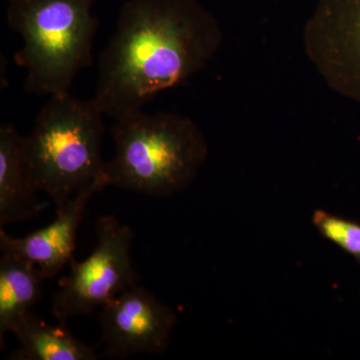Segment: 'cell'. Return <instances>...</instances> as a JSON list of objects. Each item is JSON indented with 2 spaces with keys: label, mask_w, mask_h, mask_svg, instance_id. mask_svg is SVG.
<instances>
[{
  "label": "cell",
  "mask_w": 360,
  "mask_h": 360,
  "mask_svg": "<svg viewBox=\"0 0 360 360\" xmlns=\"http://www.w3.org/2000/svg\"><path fill=\"white\" fill-rule=\"evenodd\" d=\"M26 139L13 124L0 127V227L34 219L41 210L33 184Z\"/></svg>",
  "instance_id": "cell-9"
},
{
  "label": "cell",
  "mask_w": 360,
  "mask_h": 360,
  "mask_svg": "<svg viewBox=\"0 0 360 360\" xmlns=\"http://www.w3.org/2000/svg\"><path fill=\"white\" fill-rule=\"evenodd\" d=\"M105 116L96 99L68 94L49 96L26 139L35 188L63 210L82 191L108 186L101 146Z\"/></svg>",
  "instance_id": "cell-3"
},
{
  "label": "cell",
  "mask_w": 360,
  "mask_h": 360,
  "mask_svg": "<svg viewBox=\"0 0 360 360\" xmlns=\"http://www.w3.org/2000/svg\"><path fill=\"white\" fill-rule=\"evenodd\" d=\"M20 347L13 360H96L94 348L77 340L66 323L56 326L40 319L34 312L26 315L13 329Z\"/></svg>",
  "instance_id": "cell-10"
},
{
  "label": "cell",
  "mask_w": 360,
  "mask_h": 360,
  "mask_svg": "<svg viewBox=\"0 0 360 360\" xmlns=\"http://www.w3.org/2000/svg\"><path fill=\"white\" fill-rule=\"evenodd\" d=\"M115 155L106 161L108 186L169 198L186 191L208 155L200 127L187 116L143 110L115 120Z\"/></svg>",
  "instance_id": "cell-2"
},
{
  "label": "cell",
  "mask_w": 360,
  "mask_h": 360,
  "mask_svg": "<svg viewBox=\"0 0 360 360\" xmlns=\"http://www.w3.org/2000/svg\"><path fill=\"white\" fill-rule=\"evenodd\" d=\"M177 323L174 309L139 284L101 309V341L108 359L132 354H160L167 350Z\"/></svg>",
  "instance_id": "cell-7"
},
{
  "label": "cell",
  "mask_w": 360,
  "mask_h": 360,
  "mask_svg": "<svg viewBox=\"0 0 360 360\" xmlns=\"http://www.w3.org/2000/svg\"><path fill=\"white\" fill-rule=\"evenodd\" d=\"M303 47L329 89L360 105V0H319Z\"/></svg>",
  "instance_id": "cell-6"
},
{
  "label": "cell",
  "mask_w": 360,
  "mask_h": 360,
  "mask_svg": "<svg viewBox=\"0 0 360 360\" xmlns=\"http://www.w3.org/2000/svg\"><path fill=\"white\" fill-rule=\"evenodd\" d=\"M97 193V189L90 188L78 193L63 210L56 212V219L52 224L23 238H13L0 229L1 255L32 262L45 278H53L72 259L85 210Z\"/></svg>",
  "instance_id": "cell-8"
},
{
  "label": "cell",
  "mask_w": 360,
  "mask_h": 360,
  "mask_svg": "<svg viewBox=\"0 0 360 360\" xmlns=\"http://www.w3.org/2000/svg\"><path fill=\"white\" fill-rule=\"evenodd\" d=\"M97 0H7L9 27L23 45L14 61L26 72L25 90L37 96L70 92L92 63Z\"/></svg>",
  "instance_id": "cell-4"
},
{
  "label": "cell",
  "mask_w": 360,
  "mask_h": 360,
  "mask_svg": "<svg viewBox=\"0 0 360 360\" xmlns=\"http://www.w3.org/2000/svg\"><path fill=\"white\" fill-rule=\"evenodd\" d=\"M312 224L324 238L360 262V224L326 210H316L312 214Z\"/></svg>",
  "instance_id": "cell-12"
},
{
  "label": "cell",
  "mask_w": 360,
  "mask_h": 360,
  "mask_svg": "<svg viewBox=\"0 0 360 360\" xmlns=\"http://www.w3.org/2000/svg\"><path fill=\"white\" fill-rule=\"evenodd\" d=\"M45 277L32 262L13 255L0 258V343L32 312L42 295Z\"/></svg>",
  "instance_id": "cell-11"
},
{
  "label": "cell",
  "mask_w": 360,
  "mask_h": 360,
  "mask_svg": "<svg viewBox=\"0 0 360 360\" xmlns=\"http://www.w3.org/2000/svg\"><path fill=\"white\" fill-rule=\"evenodd\" d=\"M96 229V248L82 262L70 260V274L52 296L51 314L63 323L91 314L139 284L131 258L134 231L113 215L99 217Z\"/></svg>",
  "instance_id": "cell-5"
},
{
  "label": "cell",
  "mask_w": 360,
  "mask_h": 360,
  "mask_svg": "<svg viewBox=\"0 0 360 360\" xmlns=\"http://www.w3.org/2000/svg\"><path fill=\"white\" fill-rule=\"evenodd\" d=\"M222 41L219 21L198 0H127L99 56L94 98L115 120L143 110L205 68Z\"/></svg>",
  "instance_id": "cell-1"
}]
</instances>
